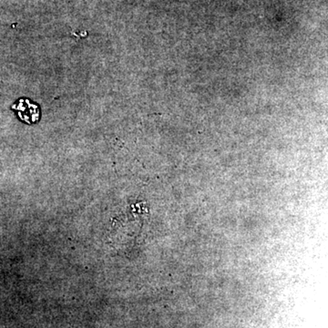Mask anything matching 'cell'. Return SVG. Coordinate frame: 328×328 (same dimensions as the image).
<instances>
[{
	"mask_svg": "<svg viewBox=\"0 0 328 328\" xmlns=\"http://www.w3.org/2000/svg\"><path fill=\"white\" fill-rule=\"evenodd\" d=\"M12 109L18 112L19 117L28 124L37 122L39 119V110L37 105L31 103L28 99H20Z\"/></svg>",
	"mask_w": 328,
	"mask_h": 328,
	"instance_id": "1",
	"label": "cell"
}]
</instances>
